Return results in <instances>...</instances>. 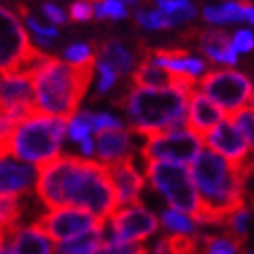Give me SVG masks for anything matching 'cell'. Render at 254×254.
<instances>
[{"label": "cell", "mask_w": 254, "mask_h": 254, "mask_svg": "<svg viewBox=\"0 0 254 254\" xmlns=\"http://www.w3.org/2000/svg\"><path fill=\"white\" fill-rule=\"evenodd\" d=\"M89 124H91L93 132H101V130H112V128H122V122L106 112H83Z\"/></svg>", "instance_id": "836d02e7"}, {"label": "cell", "mask_w": 254, "mask_h": 254, "mask_svg": "<svg viewBox=\"0 0 254 254\" xmlns=\"http://www.w3.org/2000/svg\"><path fill=\"white\" fill-rule=\"evenodd\" d=\"M21 202L17 196H2L0 194V236L8 238L17 230V223L21 219Z\"/></svg>", "instance_id": "d4e9b609"}, {"label": "cell", "mask_w": 254, "mask_h": 254, "mask_svg": "<svg viewBox=\"0 0 254 254\" xmlns=\"http://www.w3.org/2000/svg\"><path fill=\"white\" fill-rule=\"evenodd\" d=\"M95 17V6H93V0H74L70 4V19L83 23Z\"/></svg>", "instance_id": "74e56055"}, {"label": "cell", "mask_w": 254, "mask_h": 254, "mask_svg": "<svg viewBox=\"0 0 254 254\" xmlns=\"http://www.w3.org/2000/svg\"><path fill=\"white\" fill-rule=\"evenodd\" d=\"M35 194L48 209L79 207L108 221L118 209L108 166L77 155H60L37 168Z\"/></svg>", "instance_id": "6da1fadb"}, {"label": "cell", "mask_w": 254, "mask_h": 254, "mask_svg": "<svg viewBox=\"0 0 254 254\" xmlns=\"http://www.w3.org/2000/svg\"><path fill=\"white\" fill-rule=\"evenodd\" d=\"M248 106H252V108H254V95H252V99H250V104H248Z\"/></svg>", "instance_id": "bcb514c9"}, {"label": "cell", "mask_w": 254, "mask_h": 254, "mask_svg": "<svg viewBox=\"0 0 254 254\" xmlns=\"http://www.w3.org/2000/svg\"><path fill=\"white\" fill-rule=\"evenodd\" d=\"M155 4L163 15H172L176 10H182V8L190 6L192 2H190V0H155Z\"/></svg>", "instance_id": "f35d334b"}, {"label": "cell", "mask_w": 254, "mask_h": 254, "mask_svg": "<svg viewBox=\"0 0 254 254\" xmlns=\"http://www.w3.org/2000/svg\"><path fill=\"white\" fill-rule=\"evenodd\" d=\"M66 118L52 114L33 112L17 124L10 136L8 153L21 161L42 168L46 163L60 157V149L66 136Z\"/></svg>", "instance_id": "5b68a950"}, {"label": "cell", "mask_w": 254, "mask_h": 254, "mask_svg": "<svg viewBox=\"0 0 254 254\" xmlns=\"http://www.w3.org/2000/svg\"><path fill=\"white\" fill-rule=\"evenodd\" d=\"M234 2H242V4H248L250 0H234Z\"/></svg>", "instance_id": "f6af8a7d"}, {"label": "cell", "mask_w": 254, "mask_h": 254, "mask_svg": "<svg viewBox=\"0 0 254 254\" xmlns=\"http://www.w3.org/2000/svg\"><path fill=\"white\" fill-rule=\"evenodd\" d=\"M190 174L200 196L198 225L225 223L234 211L244 207L246 176L223 155L205 147L190 163Z\"/></svg>", "instance_id": "7a4b0ae2"}, {"label": "cell", "mask_w": 254, "mask_h": 254, "mask_svg": "<svg viewBox=\"0 0 254 254\" xmlns=\"http://www.w3.org/2000/svg\"><path fill=\"white\" fill-rule=\"evenodd\" d=\"M0 108L35 110L33 83L29 74H0Z\"/></svg>", "instance_id": "d6986e66"}, {"label": "cell", "mask_w": 254, "mask_h": 254, "mask_svg": "<svg viewBox=\"0 0 254 254\" xmlns=\"http://www.w3.org/2000/svg\"><path fill=\"white\" fill-rule=\"evenodd\" d=\"M122 2H124V4H136L138 0H122Z\"/></svg>", "instance_id": "ee69618b"}, {"label": "cell", "mask_w": 254, "mask_h": 254, "mask_svg": "<svg viewBox=\"0 0 254 254\" xmlns=\"http://www.w3.org/2000/svg\"><path fill=\"white\" fill-rule=\"evenodd\" d=\"M159 227V221L153 213L141 202L118 207L108 219V240L114 242H143L153 236Z\"/></svg>", "instance_id": "30bf717a"}, {"label": "cell", "mask_w": 254, "mask_h": 254, "mask_svg": "<svg viewBox=\"0 0 254 254\" xmlns=\"http://www.w3.org/2000/svg\"><path fill=\"white\" fill-rule=\"evenodd\" d=\"M106 221L95 217L91 211L79 209V207H58L46 211L37 225L54 240V242H64L74 236H81L97 225H104Z\"/></svg>", "instance_id": "7c38bea8"}, {"label": "cell", "mask_w": 254, "mask_h": 254, "mask_svg": "<svg viewBox=\"0 0 254 254\" xmlns=\"http://www.w3.org/2000/svg\"><path fill=\"white\" fill-rule=\"evenodd\" d=\"M200 254H242V242H238L230 234L207 236L200 242Z\"/></svg>", "instance_id": "4316f807"}, {"label": "cell", "mask_w": 254, "mask_h": 254, "mask_svg": "<svg viewBox=\"0 0 254 254\" xmlns=\"http://www.w3.org/2000/svg\"><path fill=\"white\" fill-rule=\"evenodd\" d=\"M227 118V114L215 104V101L205 95L196 87L188 97V120L186 124L192 128L194 132H198L200 136H205L213 126H217L221 120Z\"/></svg>", "instance_id": "ac0fdd59"}, {"label": "cell", "mask_w": 254, "mask_h": 254, "mask_svg": "<svg viewBox=\"0 0 254 254\" xmlns=\"http://www.w3.org/2000/svg\"><path fill=\"white\" fill-rule=\"evenodd\" d=\"M97 72H99V83H97V91L99 93H108L110 89L116 85V81H118V72L114 70L110 64H106V62H101V60H97Z\"/></svg>", "instance_id": "8d00e7d4"}, {"label": "cell", "mask_w": 254, "mask_h": 254, "mask_svg": "<svg viewBox=\"0 0 254 254\" xmlns=\"http://www.w3.org/2000/svg\"><path fill=\"white\" fill-rule=\"evenodd\" d=\"M147 56L161 68L172 72L176 79H186L196 85L209 72L207 60L190 54L188 50H155V52H151Z\"/></svg>", "instance_id": "5bb4252c"}, {"label": "cell", "mask_w": 254, "mask_h": 254, "mask_svg": "<svg viewBox=\"0 0 254 254\" xmlns=\"http://www.w3.org/2000/svg\"><path fill=\"white\" fill-rule=\"evenodd\" d=\"M27 19V25H29V29L33 31V35H35V40L40 42L44 48H48L50 44H52V40L58 35V31H56V27H52V25H42L40 21H37L35 17H25Z\"/></svg>", "instance_id": "d590c367"}, {"label": "cell", "mask_w": 254, "mask_h": 254, "mask_svg": "<svg viewBox=\"0 0 254 254\" xmlns=\"http://www.w3.org/2000/svg\"><path fill=\"white\" fill-rule=\"evenodd\" d=\"M99 60L110 64L118 74H130L136 68V56L134 50H130L124 42L120 40H108L101 42L97 48Z\"/></svg>", "instance_id": "44dd1931"}, {"label": "cell", "mask_w": 254, "mask_h": 254, "mask_svg": "<svg viewBox=\"0 0 254 254\" xmlns=\"http://www.w3.org/2000/svg\"><path fill=\"white\" fill-rule=\"evenodd\" d=\"M209 95L227 116L250 104L254 95V81L238 68H215L209 70L196 85Z\"/></svg>", "instance_id": "9c48e42d"}, {"label": "cell", "mask_w": 254, "mask_h": 254, "mask_svg": "<svg viewBox=\"0 0 254 254\" xmlns=\"http://www.w3.org/2000/svg\"><path fill=\"white\" fill-rule=\"evenodd\" d=\"M79 147H81V153H83L85 157H89V155H93V153H95V141H93L91 136H87L85 141H81Z\"/></svg>", "instance_id": "b9f144b4"}, {"label": "cell", "mask_w": 254, "mask_h": 254, "mask_svg": "<svg viewBox=\"0 0 254 254\" xmlns=\"http://www.w3.org/2000/svg\"><path fill=\"white\" fill-rule=\"evenodd\" d=\"M145 178L172 209L182 211L196 221L200 213V196L190 168L168 161H145Z\"/></svg>", "instance_id": "8992f818"}, {"label": "cell", "mask_w": 254, "mask_h": 254, "mask_svg": "<svg viewBox=\"0 0 254 254\" xmlns=\"http://www.w3.org/2000/svg\"><path fill=\"white\" fill-rule=\"evenodd\" d=\"M108 172L112 178L114 190H116V196H118V207L141 202V192L145 188V176L136 170L132 159L112 163V166H108Z\"/></svg>", "instance_id": "9a60e30c"}, {"label": "cell", "mask_w": 254, "mask_h": 254, "mask_svg": "<svg viewBox=\"0 0 254 254\" xmlns=\"http://www.w3.org/2000/svg\"><path fill=\"white\" fill-rule=\"evenodd\" d=\"M106 225H97L81 236H74L64 242H58L56 254H97V250L106 242Z\"/></svg>", "instance_id": "7402d4cb"}, {"label": "cell", "mask_w": 254, "mask_h": 254, "mask_svg": "<svg viewBox=\"0 0 254 254\" xmlns=\"http://www.w3.org/2000/svg\"><path fill=\"white\" fill-rule=\"evenodd\" d=\"M64 60L68 64L74 66H89V64H95V56H93V50L89 48L87 44H72L64 50Z\"/></svg>", "instance_id": "1f68e13d"}, {"label": "cell", "mask_w": 254, "mask_h": 254, "mask_svg": "<svg viewBox=\"0 0 254 254\" xmlns=\"http://www.w3.org/2000/svg\"><path fill=\"white\" fill-rule=\"evenodd\" d=\"M202 141H205V147H209L215 153H219L225 159H230L232 163H236L244 172L246 178L254 174V155L250 151V145L246 143L242 132L236 128V124L230 120V116L221 120L217 126H213L202 136Z\"/></svg>", "instance_id": "8fae6325"}, {"label": "cell", "mask_w": 254, "mask_h": 254, "mask_svg": "<svg viewBox=\"0 0 254 254\" xmlns=\"http://www.w3.org/2000/svg\"><path fill=\"white\" fill-rule=\"evenodd\" d=\"M95 17L99 19H126L128 10L122 0H93Z\"/></svg>", "instance_id": "4dcf8cb0"}, {"label": "cell", "mask_w": 254, "mask_h": 254, "mask_svg": "<svg viewBox=\"0 0 254 254\" xmlns=\"http://www.w3.org/2000/svg\"><path fill=\"white\" fill-rule=\"evenodd\" d=\"M134 130L122 128H112V130H101L95 138V155L104 166H112L124 159H132L134 153Z\"/></svg>", "instance_id": "2e32d148"}, {"label": "cell", "mask_w": 254, "mask_h": 254, "mask_svg": "<svg viewBox=\"0 0 254 254\" xmlns=\"http://www.w3.org/2000/svg\"><path fill=\"white\" fill-rule=\"evenodd\" d=\"M248 223H250V209L244 205L240 207L238 211H234L230 217L225 219V227H227V234L232 238H236L238 242H242L246 238V232H248Z\"/></svg>", "instance_id": "f1b7e54d"}, {"label": "cell", "mask_w": 254, "mask_h": 254, "mask_svg": "<svg viewBox=\"0 0 254 254\" xmlns=\"http://www.w3.org/2000/svg\"><path fill=\"white\" fill-rule=\"evenodd\" d=\"M176 81L178 79L172 72H168L166 68L155 64L147 54L136 64V68L132 72V83L136 87H170V85H176Z\"/></svg>", "instance_id": "603a6c76"}, {"label": "cell", "mask_w": 254, "mask_h": 254, "mask_svg": "<svg viewBox=\"0 0 254 254\" xmlns=\"http://www.w3.org/2000/svg\"><path fill=\"white\" fill-rule=\"evenodd\" d=\"M44 12H46V17L52 21L54 25H62V23L66 21L64 10H62L60 6H56V4H52V2H46L44 4Z\"/></svg>", "instance_id": "ab89813d"}, {"label": "cell", "mask_w": 254, "mask_h": 254, "mask_svg": "<svg viewBox=\"0 0 254 254\" xmlns=\"http://www.w3.org/2000/svg\"><path fill=\"white\" fill-rule=\"evenodd\" d=\"M202 149H205L202 136L190 126H180L174 130L145 136L141 145V157L143 161H168L190 166Z\"/></svg>", "instance_id": "ba28073f"}, {"label": "cell", "mask_w": 254, "mask_h": 254, "mask_svg": "<svg viewBox=\"0 0 254 254\" xmlns=\"http://www.w3.org/2000/svg\"><path fill=\"white\" fill-rule=\"evenodd\" d=\"M37 166L21 161L10 153H0V194L2 196H25L37 184Z\"/></svg>", "instance_id": "4fadbf2b"}, {"label": "cell", "mask_w": 254, "mask_h": 254, "mask_svg": "<svg viewBox=\"0 0 254 254\" xmlns=\"http://www.w3.org/2000/svg\"><path fill=\"white\" fill-rule=\"evenodd\" d=\"M6 240L4 236H0V254H6Z\"/></svg>", "instance_id": "7bdbcfd3"}, {"label": "cell", "mask_w": 254, "mask_h": 254, "mask_svg": "<svg viewBox=\"0 0 254 254\" xmlns=\"http://www.w3.org/2000/svg\"><path fill=\"white\" fill-rule=\"evenodd\" d=\"M232 46L240 56L252 54L254 52V29L252 27H238L232 33Z\"/></svg>", "instance_id": "e575fe53"}, {"label": "cell", "mask_w": 254, "mask_h": 254, "mask_svg": "<svg viewBox=\"0 0 254 254\" xmlns=\"http://www.w3.org/2000/svg\"><path fill=\"white\" fill-rule=\"evenodd\" d=\"M242 23H246L248 27H252L254 29V4H244V8H242Z\"/></svg>", "instance_id": "60d3db41"}, {"label": "cell", "mask_w": 254, "mask_h": 254, "mask_svg": "<svg viewBox=\"0 0 254 254\" xmlns=\"http://www.w3.org/2000/svg\"><path fill=\"white\" fill-rule=\"evenodd\" d=\"M230 120L236 124V128L242 132V136L246 138V143L250 145V151L254 155V108L246 106L242 110L230 114Z\"/></svg>", "instance_id": "83f0119b"}, {"label": "cell", "mask_w": 254, "mask_h": 254, "mask_svg": "<svg viewBox=\"0 0 254 254\" xmlns=\"http://www.w3.org/2000/svg\"><path fill=\"white\" fill-rule=\"evenodd\" d=\"M93 132V128H91V124H89V120H87V116L83 112H79V114H74L72 118H68V124H66V134H68V138L70 141H74V143H81V141H85V138Z\"/></svg>", "instance_id": "d6a6232c"}, {"label": "cell", "mask_w": 254, "mask_h": 254, "mask_svg": "<svg viewBox=\"0 0 254 254\" xmlns=\"http://www.w3.org/2000/svg\"><path fill=\"white\" fill-rule=\"evenodd\" d=\"M242 2H234V0H227L221 4H207L200 10L205 23L213 25V27H225V25H236L242 23Z\"/></svg>", "instance_id": "cb8c5ba5"}, {"label": "cell", "mask_w": 254, "mask_h": 254, "mask_svg": "<svg viewBox=\"0 0 254 254\" xmlns=\"http://www.w3.org/2000/svg\"><path fill=\"white\" fill-rule=\"evenodd\" d=\"M136 23L145 27L147 31H163V29H172L168 17L163 15L159 8H143L136 12Z\"/></svg>", "instance_id": "f546056e"}, {"label": "cell", "mask_w": 254, "mask_h": 254, "mask_svg": "<svg viewBox=\"0 0 254 254\" xmlns=\"http://www.w3.org/2000/svg\"><path fill=\"white\" fill-rule=\"evenodd\" d=\"M242 254H254V252H242Z\"/></svg>", "instance_id": "7dc6e473"}, {"label": "cell", "mask_w": 254, "mask_h": 254, "mask_svg": "<svg viewBox=\"0 0 254 254\" xmlns=\"http://www.w3.org/2000/svg\"><path fill=\"white\" fill-rule=\"evenodd\" d=\"M48 58L29 42L27 31L10 10L0 8V74H33Z\"/></svg>", "instance_id": "52a82bcc"}, {"label": "cell", "mask_w": 254, "mask_h": 254, "mask_svg": "<svg viewBox=\"0 0 254 254\" xmlns=\"http://www.w3.org/2000/svg\"><path fill=\"white\" fill-rule=\"evenodd\" d=\"M196 89V83L178 79L170 87H132L126 93L124 106L128 114L130 130L138 136H151L188 126V97Z\"/></svg>", "instance_id": "3957f363"}, {"label": "cell", "mask_w": 254, "mask_h": 254, "mask_svg": "<svg viewBox=\"0 0 254 254\" xmlns=\"http://www.w3.org/2000/svg\"><path fill=\"white\" fill-rule=\"evenodd\" d=\"M40 225H25L17 227L15 232L8 236L6 254H54L52 242Z\"/></svg>", "instance_id": "ffe728a7"}, {"label": "cell", "mask_w": 254, "mask_h": 254, "mask_svg": "<svg viewBox=\"0 0 254 254\" xmlns=\"http://www.w3.org/2000/svg\"><path fill=\"white\" fill-rule=\"evenodd\" d=\"M97 64V62H95ZM95 64L74 66L48 56L31 74L35 110L60 118H72L93 79Z\"/></svg>", "instance_id": "277c9868"}, {"label": "cell", "mask_w": 254, "mask_h": 254, "mask_svg": "<svg viewBox=\"0 0 254 254\" xmlns=\"http://www.w3.org/2000/svg\"><path fill=\"white\" fill-rule=\"evenodd\" d=\"M196 46L213 64H217L221 68H236L238 66L240 54L232 46V35H227L223 29L213 27V29L200 31L196 37Z\"/></svg>", "instance_id": "e0dca14e"}, {"label": "cell", "mask_w": 254, "mask_h": 254, "mask_svg": "<svg viewBox=\"0 0 254 254\" xmlns=\"http://www.w3.org/2000/svg\"><path fill=\"white\" fill-rule=\"evenodd\" d=\"M161 225L166 227L170 234H194L196 232V221L190 215L178 211V209H163L161 211Z\"/></svg>", "instance_id": "484cf974"}]
</instances>
